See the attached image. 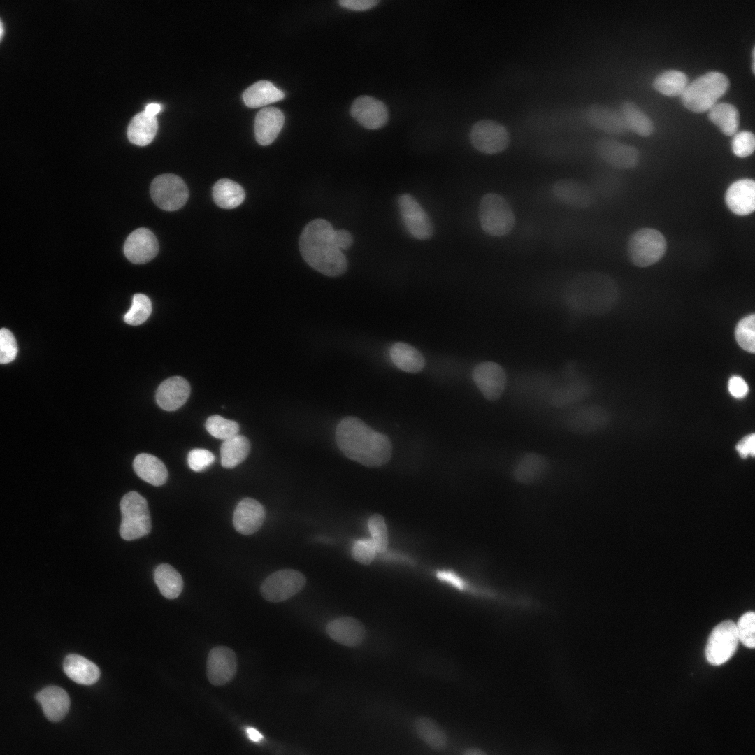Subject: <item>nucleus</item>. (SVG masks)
Returning a JSON list of instances; mask_svg holds the SVG:
<instances>
[{
  "mask_svg": "<svg viewBox=\"0 0 755 755\" xmlns=\"http://www.w3.org/2000/svg\"><path fill=\"white\" fill-rule=\"evenodd\" d=\"M154 579L161 594L166 598H177L182 590L183 580L180 574L169 564L159 565L154 570Z\"/></svg>",
  "mask_w": 755,
  "mask_h": 755,
  "instance_id": "nucleus-35",
  "label": "nucleus"
},
{
  "mask_svg": "<svg viewBox=\"0 0 755 755\" xmlns=\"http://www.w3.org/2000/svg\"><path fill=\"white\" fill-rule=\"evenodd\" d=\"M596 150L605 162L616 168H633L639 162V152L636 148L616 139H599L596 144Z\"/></svg>",
  "mask_w": 755,
  "mask_h": 755,
  "instance_id": "nucleus-16",
  "label": "nucleus"
},
{
  "mask_svg": "<svg viewBox=\"0 0 755 755\" xmlns=\"http://www.w3.org/2000/svg\"><path fill=\"white\" fill-rule=\"evenodd\" d=\"M548 466V461L544 456L534 452L528 453L517 463L513 477L521 484L536 483L545 475Z\"/></svg>",
  "mask_w": 755,
  "mask_h": 755,
  "instance_id": "nucleus-28",
  "label": "nucleus"
},
{
  "mask_svg": "<svg viewBox=\"0 0 755 755\" xmlns=\"http://www.w3.org/2000/svg\"><path fill=\"white\" fill-rule=\"evenodd\" d=\"M377 549L371 539L357 540L352 547V556L359 563L368 565L374 559Z\"/></svg>",
  "mask_w": 755,
  "mask_h": 755,
  "instance_id": "nucleus-48",
  "label": "nucleus"
},
{
  "mask_svg": "<svg viewBox=\"0 0 755 755\" xmlns=\"http://www.w3.org/2000/svg\"><path fill=\"white\" fill-rule=\"evenodd\" d=\"M215 456L211 452L202 448L191 450L187 456L188 465L195 472L204 470L215 461Z\"/></svg>",
  "mask_w": 755,
  "mask_h": 755,
  "instance_id": "nucleus-49",
  "label": "nucleus"
},
{
  "mask_svg": "<svg viewBox=\"0 0 755 755\" xmlns=\"http://www.w3.org/2000/svg\"><path fill=\"white\" fill-rule=\"evenodd\" d=\"M735 338L738 345L747 352L755 351V317L754 314L742 318L735 329Z\"/></svg>",
  "mask_w": 755,
  "mask_h": 755,
  "instance_id": "nucleus-41",
  "label": "nucleus"
},
{
  "mask_svg": "<svg viewBox=\"0 0 755 755\" xmlns=\"http://www.w3.org/2000/svg\"><path fill=\"white\" fill-rule=\"evenodd\" d=\"M739 638L735 624L731 620L717 624L709 635L705 647L707 661L714 666L726 663L735 652Z\"/></svg>",
  "mask_w": 755,
  "mask_h": 755,
  "instance_id": "nucleus-9",
  "label": "nucleus"
},
{
  "mask_svg": "<svg viewBox=\"0 0 755 755\" xmlns=\"http://www.w3.org/2000/svg\"><path fill=\"white\" fill-rule=\"evenodd\" d=\"M334 229L328 221L315 219L303 229L299 250L303 259L315 270L330 277L343 275L347 261L333 240Z\"/></svg>",
  "mask_w": 755,
  "mask_h": 755,
  "instance_id": "nucleus-3",
  "label": "nucleus"
},
{
  "mask_svg": "<svg viewBox=\"0 0 755 755\" xmlns=\"http://www.w3.org/2000/svg\"><path fill=\"white\" fill-rule=\"evenodd\" d=\"M250 450L249 440L237 434L224 440L220 447L221 464L224 468H233L241 463Z\"/></svg>",
  "mask_w": 755,
  "mask_h": 755,
  "instance_id": "nucleus-34",
  "label": "nucleus"
},
{
  "mask_svg": "<svg viewBox=\"0 0 755 755\" xmlns=\"http://www.w3.org/2000/svg\"><path fill=\"white\" fill-rule=\"evenodd\" d=\"M740 641L745 647L754 649L755 646V614L747 612L742 614L735 624Z\"/></svg>",
  "mask_w": 755,
  "mask_h": 755,
  "instance_id": "nucleus-45",
  "label": "nucleus"
},
{
  "mask_svg": "<svg viewBox=\"0 0 755 755\" xmlns=\"http://www.w3.org/2000/svg\"><path fill=\"white\" fill-rule=\"evenodd\" d=\"M368 529L377 552L384 553L388 545V533L384 517L379 514L373 515L368 519Z\"/></svg>",
  "mask_w": 755,
  "mask_h": 755,
  "instance_id": "nucleus-44",
  "label": "nucleus"
},
{
  "mask_svg": "<svg viewBox=\"0 0 755 755\" xmlns=\"http://www.w3.org/2000/svg\"><path fill=\"white\" fill-rule=\"evenodd\" d=\"M152 200L160 208L173 211L187 202L189 191L185 182L173 174H163L155 178L150 186Z\"/></svg>",
  "mask_w": 755,
  "mask_h": 755,
  "instance_id": "nucleus-10",
  "label": "nucleus"
},
{
  "mask_svg": "<svg viewBox=\"0 0 755 755\" xmlns=\"http://www.w3.org/2000/svg\"><path fill=\"white\" fill-rule=\"evenodd\" d=\"M133 467L141 479L153 486H161L167 480L166 467L159 459L152 454L142 453L137 455L134 460Z\"/></svg>",
  "mask_w": 755,
  "mask_h": 755,
  "instance_id": "nucleus-29",
  "label": "nucleus"
},
{
  "mask_svg": "<svg viewBox=\"0 0 755 755\" xmlns=\"http://www.w3.org/2000/svg\"><path fill=\"white\" fill-rule=\"evenodd\" d=\"M389 354L394 365L405 372L418 373L425 366L422 354L415 347L403 342L395 343L390 348Z\"/></svg>",
  "mask_w": 755,
  "mask_h": 755,
  "instance_id": "nucleus-31",
  "label": "nucleus"
},
{
  "mask_svg": "<svg viewBox=\"0 0 755 755\" xmlns=\"http://www.w3.org/2000/svg\"><path fill=\"white\" fill-rule=\"evenodd\" d=\"M398 204L408 232L418 240L429 239L433 235V226L419 202L410 194H403L398 197Z\"/></svg>",
  "mask_w": 755,
  "mask_h": 755,
  "instance_id": "nucleus-13",
  "label": "nucleus"
},
{
  "mask_svg": "<svg viewBox=\"0 0 755 755\" xmlns=\"http://www.w3.org/2000/svg\"><path fill=\"white\" fill-rule=\"evenodd\" d=\"M755 138L752 132L742 131L736 132L731 140V149L735 155L745 158L754 151Z\"/></svg>",
  "mask_w": 755,
  "mask_h": 755,
  "instance_id": "nucleus-46",
  "label": "nucleus"
},
{
  "mask_svg": "<svg viewBox=\"0 0 755 755\" xmlns=\"http://www.w3.org/2000/svg\"><path fill=\"white\" fill-rule=\"evenodd\" d=\"M414 725L417 735L431 749L442 750L446 747L447 738L445 732L433 719L426 717H418Z\"/></svg>",
  "mask_w": 755,
  "mask_h": 755,
  "instance_id": "nucleus-38",
  "label": "nucleus"
},
{
  "mask_svg": "<svg viewBox=\"0 0 755 755\" xmlns=\"http://www.w3.org/2000/svg\"><path fill=\"white\" fill-rule=\"evenodd\" d=\"M437 577L460 590L472 589V587L461 577L449 570H441L437 573Z\"/></svg>",
  "mask_w": 755,
  "mask_h": 755,
  "instance_id": "nucleus-52",
  "label": "nucleus"
},
{
  "mask_svg": "<svg viewBox=\"0 0 755 755\" xmlns=\"http://www.w3.org/2000/svg\"><path fill=\"white\" fill-rule=\"evenodd\" d=\"M45 717L51 721L62 720L68 713L70 698L66 691L57 686H49L36 695Z\"/></svg>",
  "mask_w": 755,
  "mask_h": 755,
  "instance_id": "nucleus-25",
  "label": "nucleus"
},
{
  "mask_svg": "<svg viewBox=\"0 0 755 755\" xmlns=\"http://www.w3.org/2000/svg\"><path fill=\"white\" fill-rule=\"evenodd\" d=\"M478 216L482 230L494 237L507 235L515 224L512 206L503 196L496 193H488L482 197Z\"/></svg>",
  "mask_w": 755,
  "mask_h": 755,
  "instance_id": "nucleus-5",
  "label": "nucleus"
},
{
  "mask_svg": "<svg viewBox=\"0 0 755 755\" xmlns=\"http://www.w3.org/2000/svg\"><path fill=\"white\" fill-rule=\"evenodd\" d=\"M666 250L667 241L664 235L650 227L641 228L633 232L627 244L629 260L640 268L656 264L665 255Z\"/></svg>",
  "mask_w": 755,
  "mask_h": 755,
  "instance_id": "nucleus-6",
  "label": "nucleus"
},
{
  "mask_svg": "<svg viewBox=\"0 0 755 755\" xmlns=\"http://www.w3.org/2000/svg\"><path fill=\"white\" fill-rule=\"evenodd\" d=\"M160 110H161V106H160L159 104L155 103H152L148 104L145 106V112L147 113L148 114L152 115V116L155 117V115L157 113H159Z\"/></svg>",
  "mask_w": 755,
  "mask_h": 755,
  "instance_id": "nucleus-56",
  "label": "nucleus"
},
{
  "mask_svg": "<svg viewBox=\"0 0 755 755\" xmlns=\"http://www.w3.org/2000/svg\"><path fill=\"white\" fill-rule=\"evenodd\" d=\"M17 353V345L13 334L7 329H0V364L13 361Z\"/></svg>",
  "mask_w": 755,
  "mask_h": 755,
  "instance_id": "nucleus-47",
  "label": "nucleus"
},
{
  "mask_svg": "<svg viewBox=\"0 0 755 755\" xmlns=\"http://www.w3.org/2000/svg\"><path fill=\"white\" fill-rule=\"evenodd\" d=\"M754 52H755V50H754V48L753 50H752V69L753 73H754V70H755V65H754L755 54H754Z\"/></svg>",
  "mask_w": 755,
  "mask_h": 755,
  "instance_id": "nucleus-58",
  "label": "nucleus"
},
{
  "mask_svg": "<svg viewBox=\"0 0 755 755\" xmlns=\"http://www.w3.org/2000/svg\"><path fill=\"white\" fill-rule=\"evenodd\" d=\"M708 117L727 136H733L739 127V112L729 103H717L708 110Z\"/></svg>",
  "mask_w": 755,
  "mask_h": 755,
  "instance_id": "nucleus-37",
  "label": "nucleus"
},
{
  "mask_svg": "<svg viewBox=\"0 0 755 755\" xmlns=\"http://www.w3.org/2000/svg\"><path fill=\"white\" fill-rule=\"evenodd\" d=\"M285 122L283 113L273 107H266L260 110L255 117L254 134L257 141L261 145L272 143Z\"/></svg>",
  "mask_w": 755,
  "mask_h": 755,
  "instance_id": "nucleus-24",
  "label": "nucleus"
},
{
  "mask_svg": "<svg viewBox=\"0 0 755 755\" xmlns=\"http://www.w3.org/2000/svg\"><path fill=\"white\" fill-rule=\"evenodd\" d=\"M380 3L379 0H340V6L354 10H366Z\"/></svg>",
  "mask_w": 755,
  "mask_h": 755,
  "instance_id": "nucleus-53",
  "label": "nucleus"
},
{
  "mask_svg": "<svg viewBox=\"0 0 755 755\" xmlns=\"http://www.w3.org/2000/svg\"><path fill=\"white\" fill-rule=\"evenodd\" d=\"M688 85V77L682 71L670 69L659 73L654 78L656 90L668 96L681 95Z\"/></svg>",
  "mask_w": 755,
  "mask_h": 755,
  "instance_id": "nucleus-39",
  "label": "nucleus"
},
{
  "mask_svg": "<svg viewBox=\"0 0 755 755\" xmlns=\"http://www.w3.org/2000/svg\"><path fill=\"white\" fill-rule=\"evenodd\" d=\"M333 238L334 243L340 250H347L353 243L351 233L344 229L334 230Z\"/></svg>",
  "mask_w": 755,
  "mask_h": 755,
  "instance_id": "nucleus-54",
  "label": "nucleus"
},
{
  "mask_svg": "<svg viewBox=\"0 0 755 755\" xmlns=\"http://www.w3.org/2000/svg\"><path fill=\"white\" fill-rule=\"evenodd\" d=\"M122 522L120 535L125 540H132L148 535L151 530V519L146 499L136 491L127 493L120 503Z\"/></svg>",
  "mask_w": 755,
  "mask_h": 755,
  "instance_id": "nucleus-7",
  "label": "nucleus"
},
{
  "mask_svg": "<svg viewBox=\"0 0 755 755\" xmlns=\"http://www.w3.org/2000/svg\"><path fill=\"white\" fill-rule=\"evenodd\" d=\"M463 755H487L482 750L477 748H470L467 749Z\"/></svg>",
  "mask_w": 755,
  "mask_h": 755,
  "instance_id": "nucleus-57",
  "label": "nucleus"
},
{
  "mask_svg": "<svg viewBox=\"0 0 755 755\" xmlns=\"http://www.w3.org/2000/svg\"><path fill=\"white\" fill-rule=\"evenodd\" d=\"M551 191L557 201L570 207L583 209L593 202L594 195L590 187L577 180H559L552 185Z\"/></svg>",
  "mask_w": 755,
  "mask_h": 755,
  "instance_id": "nucleus-20",
  "label": "nucleus"
},
{
  "mask_svg": "<svg viewBox=\"0 0 755 755\" xmlns=\"http://www.w3.org/2000/svg\"><path fill=\"white\" fill-rule=\"evenodd\" d=\"M619 296L614 279L600 271L580 273L569 281L565 289V299L570 308L592 315L609 312L616 305Z\"/></svg>",
  "mask_w": 755,
  "mask_h": 755,
  "instance_id": "nucleus-2",
  "label": "nucleus"
},
{
  "mask_svg": "<svg viewBox=\"0 0 755 755\" xmlns=\"http://www.w3.org/2000/svg\"><path fill=\"white\" fill-rule=\"evenodd\" d=\"M159 250L157 240L154 233L148 229L139 228L127 238L124 252L132 263L144 264L152 259Z\"/></svg>",
  "mask_w": 755,
  "mask_h": 755,
  "instance_id": "nucleus-19",
  "label": "nucleus"
},
{
  "mask_svg": "<svg viewBox=\"0 0 755 755\" xmlns=\"http://www.w3.org/2000/svg\"><path fill=\"white\" fill-rule=\"evenodd\" d=\"M63 668L66 675L79 684L92 685L100 677L99 667L79 654L67 655L64 660Z\"/></svg>",
  "mask_w": 755,
  "mask_h": 755,
  "instance_id": "nucleus-26",
  "label": "nucleus"
},
{
  "mask_svg": "<svg viewBox=\"0 0 755 755\" xmlns=\"http://www.w3.org/2000/svg\"><path fill=\"white\" fill-rule=\"evenodd\" d=\"M4 33V28L1 20H0V41L1 40Z\"/></svg>",
  "mask_w": 755,
  "mask_h": 755,
  "instance_id": "nucleus-59",
  "label": "nucleus"
},
{
  "mask_svg": "<svg viewBox=\"0 0 755 755\" xmlns=\"http://www.w3.org/2000/svg\"><path fill=\"white\" fill-rule=\"evenodd\" d=\"M152 312L150 299L142 294L133 296L132 304L129 311L124 315V322L130 325H139L145 322Z\"/></svg>",
  "mask_w": 755,
  "mask_h": 755,
  "instance_id": "nucleus-42",
  "label": "nucleus"
},
{
  "mask_svg": "<svg viewBox=\"0 0 755 755\" xmlns=\"http://www.w3.org/2000/svg\"><path fill=\"white\" fill-rule=\"evenodd\" d=\"M588 122L594 127L610 134H622L626 127L620 113L599 104L589 106L586 111Z\"/></svg>",
  "mask_w": 755,
  "mask_h": 755,
  "instance_id": "nucleus-27",
  "label": "nucleus"
},
{
  "mask_svg": "<svg viewBox=\"0 0 755 755\" xmlns=\"http://www.w3.org/2000/svg\"><path fill=\"white\" fill-rule=\"evenodd\" d=\"M285 94L267 80L257 82L247 88L243 94L245 104L252 108L265 106L282 100Z\"/></svg>",
  "mask_w": 755,
  "mask_h": 755,
  "instance_id": "nucleus-30",
  "label": "nucleus"
},
{
  "mask_svg": "<svg viewBox=\"0 0 755 755\" xmlns=\"http://www.w3.org/2000/svg\"><path fill=\"white\" fill-rule=\"evenodd\" d=\"M730 81L723 73L710 71L690 83L680 95L683 105L689 110H709L728 89Z\"/></svg>",
  "mask_w": 755,
  "mask_h": 755,
  "instance_id": "nucleus-4",
  "label": "nucleus"
},
{
  "mask_svg": "<svg viewBox=\"0 0 755 755\" xmlns=\"http://www.w3.org/2000/svg\"><path fill=\"white\" fill-rule=\"evenodd\" d=\"M472 378L482 395L491 401L498 400L506 387L505 371L494 361H483L476 365Z\"/></svg>",
  "mask_w": 755,
  "mask_h": 755,
  "instance_id": "nucleus-14",
  "label": "nucleus"
},
{
  "mask_svg": "<svg viewBox=\"0 0 755 755\" xmlns=\"http://www.w3.org/2000/svg\"><path fill=\"white\" fill-rule=\"evenodd\" d=\"M610 416L607 410L598 405H584L573 410L567 417L568 429L580 435L596 433L609 424Z\"/></svg>",
  "mask_w": 755,
  "mask_h": 755,
  "instance_id": "nucleus-12",
  "label": "nucleus"
},
{
  "mask_svg": "<svg viewBox=\"0 0 755 755\" xmlns=\"http://www.w3.org/2000/svg\"><path fill=\"white\" fill-rule=\"evenodd\" d=\"M236 670V655L231 648L217 646L210 651L207 658L206 675L212 684H226L233 679Z\"/></svg>",
  "mask_w": 755,
  "mask_h": 755,
  "instance_id": "nucleus-15",
  "label": "nucleus"
},
{
  "mask_svg": "<svg viewBox=\"0 0 755 755\" xmlns=\"http://www.w3.org/2000/svg\"><path fill=\"white\" fill-rule=\"evenodd\" d=\"M264 518V506L255 499L245 498L237 504L234 510L233 524L238 533L249 535L260 528Z\"/></svg>",
  "mask_w": 755,
  "mask_h": 755,
  "instance_id": "nucleus-21",
  "label": "nucleus"
},
{
  "mask_svg": "<svg viewBox=\"0 0 755 755\" xmlns=\"http://www.w3.org/2000/svg\"><path fill=\"white\" fill-rule=\"evenodd\" d=\"M620 114L626 129L642 136H648L653 132L654 125L651 119L634 103L624 101L620 107Z\"/></svg>",
  "mask_w": 755,
  "mask_h": 755,
  "instance_id": "nucleus-36",
  "label": "nucleus"
},
{
  "mask_svg": "<svg viewBox=\"0 0 755 755\" xmlns=\"http://www.w3.org/2000/svg\"><path fill=\"white\" fill-rule=\"evenodd\" d=\"M190 394L189 382L180 376L164 380L156 392L159 406L166 411H173L183 405Z\"/></svg>",
  "mask_w": 755,
  "mask_h": 755,
  "instance_id": "nucleus-22",
  "label": "nucleus"
},
{
  "mask_svg": "<svg viewBox=\"0 0 755 755\" xmlns=\"http://www.w3.org/2000/svg\"><path fill=\"white\" fill-rule=\"evenodd\" d=\"M739 456L742 459L747 456L754 457L755 454V435L749 433L742 437L735 447Z\"/></svg>",
  "mask_w": 755,
  "mask_h": 755,
  "instance_id": "nucleus-50",
  "label": "nucleus"
},
{
  "mask_svg": "<svg viewBox=\"0 0 755 755\" xmlns=\"http://www.w3.org/2000/svg\"><path fill=\"white\" fill-rule=\"evenodd\" d=\"M724 200L729 210L738 216H747L755 210V182L751 178H741L727 188Z\"/></svg>",
  "mask_w": 755,
  "mask_h": 755,
  "instance_id": "nucleus-18",
  "label": "nucleus"
},
{
  "mask_svg": "<svg viewBox=\"0 0 755 755\" xmlns=\"http://www.w3.org/2000/svg\"><path fill=\"white\" fill-rule=\"evenodd\" d=\"M246 731L248 738L253 742H259L263 738V735L254 728H247Z\"/></svg>",
  "mask_w": 755,
  "mask_h": 755,
  "instance_id": "nucleus-55",
  "label": "nucleus"
},
{
  "mask_svg": "<svg viewBox=\"0 0 755 755\" xmlns=\"http://www.w3.org/2000/svg\"><path fill=\"white\" fill-rule=\"evenodd\" d=\"M730 394L738 399L744 398L749 391V387L745 380L740 376H732L728 383Z\"/></svg>",
  "mask_w": 755,
  "mask_h": 755,
  "instance_id": "nucleus-51",
  "label": "nucleus"
},
{
  "mask_svg": "<svg viewBox=\"0 0 755 755\" xmlns=\"http://www.w3.org/2000/svg\"><path fill=\"white\" fill-rule=\"evenodd\" d=\"M326 631L336 642L347 647H356L364 640L366 631L364 625L350 617H343L328 623Z\"/></svg>",
  "mask_w": 755,
  "mask_h": 755,
  "instance_id": "nucleus-23",
  "label": "nucleus"
},
{
  "mask_svg": "<svg viewBox=\"0 0 755 755\" xmlns=\"http://www.w3.org/2000/svg\"><path fill=\"white\" fill-rule=\"evenodd\" d=\"M589 393L587 384L577 382L556 390L551 398V402L554 406L561 408L582 400Z\"/></svg>",
  "mask_w": 755,
  "mask_h": 755,
  "instance_id": "nucleus-40",
  "label": "nucleus"
},
{
  "mask_svg": "<svg viewBox=\"0 0 755 755\" xmlns=\"http://www.w3.org/2000/svg\"><path fill=\"white\" fill-rule=\"evenodd\" d=\"M470 138L475 148L487 154L503 151L510 143V135L505 127L492 120H482L474 124Z\"/></svg>",
  "mask_w": 755,
  "mask_h": 755,
  "instance_id": "nucleus-11",
  "label": "nucleus"
},
{
  "mask_svg": "<svg viewBox=\"0 0 755 755\" xmlns=\"http://www.w3.org/2000/svg\"><path fill=\"white\" fill-rule=\"evenodd\" d=\"M305 583L306 578L301 572L293 569L279 570L263 581L260 593L268 601L282 602L296 595Z\"/></svg>",
  "mask_w": 755,
  "mask_h": 755,
  "instance_id": "nucleus-8",
  "label": "nucleus"
},
{
  "mask_svg": "<svg viewBox=\"0 0 755 755\" xmlns=\"http://www.w3.org/2000/svg\"><path fill=\"white\" fill-rule=\"evenodd\" d=\"M215 203L220 208L232 209L240 206L244 201L245 193L237 182L227 178L217 180L213 188Z\"/></svg>",
  "mask_w": 755,
  "mask_h": 755,
  "instance_id": "nucleus-33",
  "label": "nucleus"
},
{
  "mask_svg": "<svg viewBox=\"0 0 755 755\" xmlns=\"http://www.w3.org/2000/svg\"><path fill=\"white\" fill-rule=\"evenodd\" d=\"M350 115L359 124L368 129L383 127L389 117L385 104L369 96L355 99L350 108Z\"/></svg>",
  "mask_w": 755,
  "mask_h": 755,
  "instance_id": "nucleus-17",
  "label": "nucleus"
},
{
  "mask_svg": "<svg viewBox=\"0 0 755 755\" xmlns=\"http://www.w3.org/2000/svg\"><path fill=\"white\" fill-rule=\"evenodd\" d=\"M157 127V120L154 116L145 111L141 112L133 117L129 125V140L138 145H146L154 138Z\"/></svg>",
  "mask_w": 755,
  "mask_h": 755,
  "instance_id": "nucleus-32",
  "label": "nucleus"
},
{
  "mask_svg": "<svg viewBox=\"0 0 755 755\" xmlns=\"http://www.w3.org/2000/svg\"><path fill=\"white\" fill-rule=\"evenodd\" d=\"M206 429L212 436L224 440L237 435L240 427L236 422L215 415L207 419Z\"/></svg>",
  "mask_w": 755,
  "mask_h": 755,
  "instance_id": "nucleus-43",
  "label": "nucleus"
},
{
  "mask_svg": "<svg viewBox=\"0 0 755 755\" xmlns=\"http://www.w3.org/2000/svg\"><path fill=\"white\" fill-rule=\"evenodd\" d=\"M336 440L346 456L368 467L381 466L391 456L389 438L356 417H347L339 422Z\"/></svg>",
  "mask_w": 755,
  "mask_h": 755,
  "instance_id": "nucleus-1",
  "label": "nucleus"
}]
</instances>
